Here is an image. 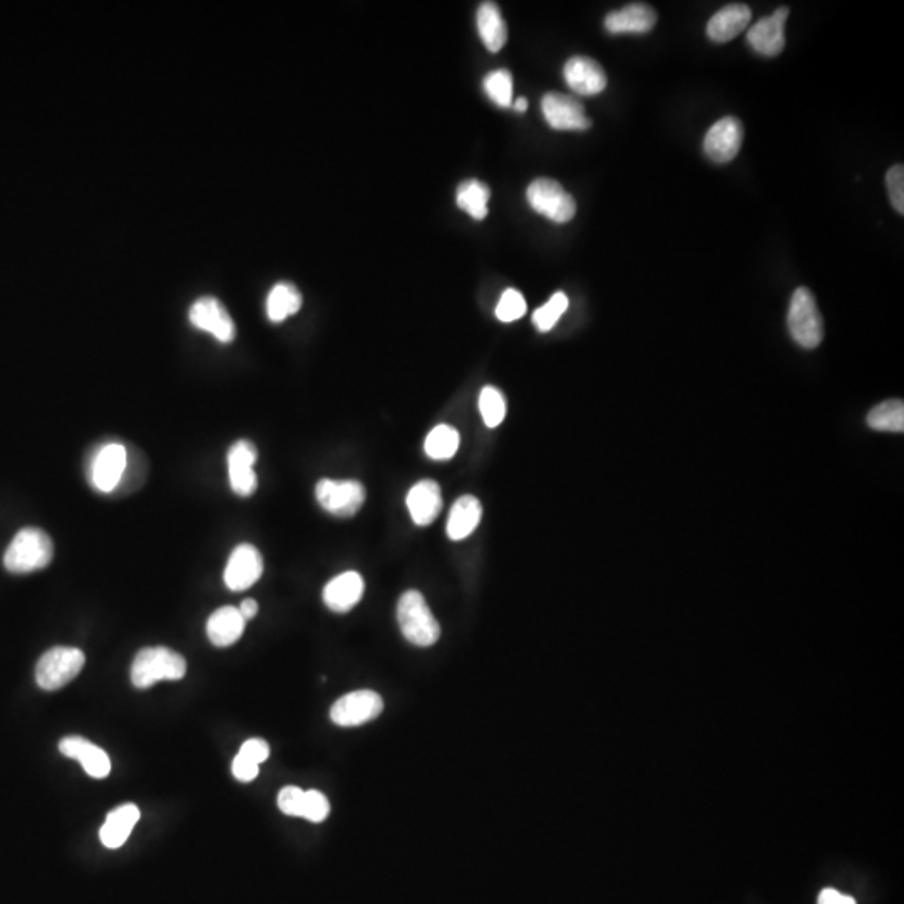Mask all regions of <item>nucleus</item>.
<instances>
[{"label": "nucleus", "mask_w": 904, "mask_h": 904, "mask_svg": "<svg viewBox=\"0 0 904 904\" xmlns=\"http://www.w3.org/2000/svg\"><path fill=\"white\" fill-rule=\"evenodd\" d=\"M330 814V802L319 791H305L304 819L307 821L324 822Z\"/></svg>", "instance_id": "obj_34"}, {"label": "nucleus", "mask_w": 904, "mask_h": 904, "mask_svg": "<svg viewBox=\"0 0 904 904\" xmlns=\"http://www.w3.org/2000/svg\"><path fill=\"white\" fill-rule=\"evenodd\" d=\"M59 750H61L62 756L81 762L84 771L94 779H104L111 772V761H109L108 754L98 745H94L93 742H89L79 735L64 737L59 742Z\"/></svg>", "instance_id": "obj_17"}, {"label": "nucleus", "mask_w": 904, "mask_h": 904, "mask_svg": "<svg viewBox=\"0 0 904 904\" xmlns=\"http://www.w3.org/2000/svg\"><path fill=\"white\" fill-rule=\"evenodd\" d=\"M397 622L407 642L416 647H432L441 637V625L432 615L426 598L419 591H406L399 598Z\"/></svg>", "instance_id": "obj_1"}, {"label": "nucleus", "mask_w": 904, "mask_h": 904, "mask_svg": "<svg viewBox=\"0 0 904 904\" xmlns=\"http://www.w3.org/2000/svg\"><path fill=\"white\" fill-rule=\"evenodd\" d=\"M744 141V126L734 116H727L712 126L705 134V155L715 163H729L739 155Z\"/></svg>", "instance_id": "obj_10"}, {"label": "nucleus", "mask_w": 904, "mask_h": 904, "mask_svg": "<svg viewBox=\"0 0 904 904\" xmlns=\"http://www.w3.org/2000/svg\"><path fill=\"white\" fill-rule=\"evenodd\" d=\"M185 675V657L166 647L143 648L131 667V682L136 689H149L160 680H181Z\"/></svg>", "instance_id": "obj_2"}, {"label": "nucleus", "mask_w": 904, "mask_h": 904, "mask_svg": "<svg viewBox=\"0 0 904 904\" xmlns=\"http://www.w3.org/2000/svg\"><path fill=\"white\" fill-rule=\"evenodd\" d=\"M789 17L787 7H779L772 16L764 17L750 27L747 41L759 54L767 57H776L786 47V21Z\"/></svg>", "instance_id": "obj_15"}, {"label": "nucleus", "mask_w": 904, "mask_h": 904, "mask_svg": "<svg viewBox=\"0 0 904 904\" xmlns=\"http://www.w3.org/2000/svg\"><path fill=\"white\" fill-rule=\"evenodd\" d=\"M513 108L519 113H524L528 109V101L524 98L516 99V101H513Z\"/></svg>", "instance_id": "obj_41"}, {"label": "nucleus", "mask_w": 904, "mask_h": 904, "mask_svg": "<svg viewBox=\"0 0 904 904\" xmlns=\"http://www.w3.org/2000/svg\"><path fill=\"white\" fill-rule=\"evenodd\" d=\"M787 324L794 340L804 349H816L821 344L824 325L816 298L809 288L799 287L792 295Z\"/></svg>", "instance_id": "obj_4"}, {"label": "nucleus", "mask_w": 904, "mask_h": 904, "mask_svg": "<svg viewBox=\"0 0 904 904\" xmlns=\"http://www.w3.org/2000/svg\"><path fill=\"white\" fill-rule=\"evenodd\" d=\"M384 710L381 695L372 690H357L340 697L332 709L330 719L339 727H359L370 720L377 719Z\"/></svg>", "instance_id": "obj_8"}, {"label": "nucleus", "mask_w": 904, "mask_h": 904, "mask_svg": "<svg viewBox=\"0 0 904 904\" xmlns=\"http://www.w3.org/2000/svg\"><path fill=\"white\" fill-rule=\"evenodd\" d=\"M565 81L581 96H595L607 88V74L591 57H571L565 66Z\"/></svg>", "instance_id": "obj_16"}, {"label": "nucleus", "mask_w": 904, "mask_h": 904, "mask_svg": "<svg viewBox=\"0 0 904 904\" xmlns=\"http://www.w3.org/2000/svg\"><path fill=\"white\" fill-rule=\"evenodd\" d=\"M238 754L248 759V761H252L253 764L260 766L270 756V745L262 739H250L242 745V749H240Z\"/></svg>", "instance_id": "obj_37"}, {"label": "nucleus", "mask_w": 904, "mask_h": 904, "mask_svg": "<svg viewBox=\"0 0 904 904\" xmlns=\"http://www.w3.org/2000/svg\"><path fill=\"white\" fill-rule=\"evenodd\" d=\"M531 208L555 223H568L576 215V201L558 181L538 178L528 186Z\"/></svg>", "instance_id": "obj_6"}, {"label": "nucleus", "mask_w": 904, "mask_h": 904, "mask_svg": "<svg viewBox=\"0 0 904 904\" xmlns=\"http://www.w3.org/2000/svg\"><path fill=\"white\" fill-rule=\"evenodd\" d=\"M305 791L300 787H283L278 794V807L283 814L292 817L304 816Z\"/></svg>", "instance_id": "obj_35"}, {"label": "nucleus", "mask_w": 904, "mask_h": 904, "mask_svg": "<svg viewBox=\"0 0 904 904\" xmlns=\"http://www.w3.org/2000/svg\"><path fill=\"white\" fill-rule=\"evenodd\" d=\"M752 11L745 4H730L720 9L709 24L707 36L715 42H729L749 27Z\"/></svg>", "instance_id": "obj_22"}, {"label": "nucleus", "mask_w": 904, "mask_h": 904, "mask_svg": "<svg viewBox=\"0 0 904 904\" xmlns=\"http://www.w3.org/2000/svg\"><path fill=\"white\" fill-rule=\"evenodd\" d=\"M258 452L257 447L252 442L242 441L235 442L228 452V474H230V486L233 493L248 498L255 493L258 486L257 474H255V463H257Z\"/></svg>", "instance_id": "obj_12"}, {"label": "nucleus", "mask_w": 904, "mask_h": 904, "mask_svg": "<svg viewBox=\"0 0 904 904\" xmlns=\"http://www.w3.org/2000/svg\"><path fill=\"white\" fill-rule=\"evenodd\" d=\"M54 556V545L47 533L39 528H24L17 533L4 555L7 570L16 575L46 568Z\"/></svg>", "instance_id": "obj_3"}, {"label": "nucleus", "mask_w": 904, "mask_h": 904, "mask_svg": "<svg viewBox=\"0 0 904 904\" xmlns=\"http://www.w3.org/2000/svg\"><path fill=\"white\" fill-rule=\"evenodd\" d=\"M190 322L196 329L208 332L221 344H230L237 337V327L220 300L203 297L191 305Z\"/></svg>", "instance_id": "obj_9"}, {"label": "nucleus", "mask_w": 904, "mask_h": 904, "mask_svg": "<svg viewBox=\"0 0 904 904\" xmlns=\"http://www.w3.org/2000/svg\"><path fill=\"white\" fill-rule=\"evenodd\" d=\"M546 123L558 131H585L591 121L580 101L561 93H548L541 103Z\"/></svg>", "instance_id": "obj_14"}, {"label": "nucleus", "mask_w": 904, "mask_h": 904, "mask_svg": "<svg viewBox=\"0 0 904 904\" xmlns=\"http://www.w3.org/2000/svg\"><path fill=\"white\" fill-rule=\"evenodd\" d=\"M478 31L488 51L499 52L508 41V27L499 7L493 2H484L479 7Z\"/></svg>", "instance_id": "obj_25"}, {"label": "nucleus", "mask_w": 904, "mask_h": 904, "mask_svg": "<svg viewBox=\"0 0 904 904\" xmlns=\"http://www.w3.org/2000/svg\"><path fill=\"white\" fill-rule=\"evenodd\" d=\"M128 466V451L123 444L113 442L99 449L93 466H91V481L94 488L101 493H111L118 488L123 481L124 471Z\"/></svg>", "instance_id": "obj_13"}, {"label": "nucleus", "mask_w": 904, "mask_h": 904, "mask_svg": "<svg viewBox=\"0 0 904 904\" xmlns=\"http://www.w3.org/2000/svg\"><path fill=\"white\" fill-rule=\"evenodd\" d=\"M139 817L141 812L134 804H124L109 812L99 831L101 843L108 849L121 848L133 833V827L138 824Z\"/></svg>", "instance_id": "obj_23"}, {"label": "nucleus", "mask_w": 904, "mask_h": 904, "mask_svg": "<svg viewBox=\"0 0 904 904\" xmlns=\"http://www.w3.org/2000/svg\"><path fill=\"white\" fill-rule=\"evenodd\" d=\"M657 24V12L648 4H628L620 11L610 12L605 27L612 34H645Z\"/></svg>", "instance_id": "obj_20"}, {"label": "nucleus", "mask_w": 904, "mask_h": 904, "mask_svg": "<svg viewBox=\"0 0 904 904\" xmlns=\"http://www.w3.org/2000/svg\"><path fill=\"white\" fill-rule=\"evenodd\" d=\"M258 769L260 766L257 764H253L252 761H248L245 757L240 756L238 754L235 759H233L232 764V772L235 779L240 782H252L257 779Z\"/></svg>", "instance_id": "obj_38"}, {"label": "nucleus", "mask_w": 904, "mask_h": 904, "mask_svg": "<svg viewBox=\"0 0 904 904\" xmlns=\"http://www.w3.org/2000/svg\"><path fill=\"white\" fill-rule=\"evenodd\" d=\"M479 411L486 426L498 427L506 417V401L501 391L493 386L484 387L479 394Z\"/></svg>", "instance_id": "obj_31"}, {"label": "nucleus", "mask_w": 904, "mask_h": 904, "mask_svg": "<svg viewBox=\"0 0 904 904\" xmlns=\"http://www.w3.org/2000/svg\"><path fill=\"white\" fill-rule=\"evenodd\" d=\"M238 610L242 613V617L245 618V622H248V620L257 617L258 603L252 598H248V600L243 601Z\"/></svg>", "instance_id": "obj_40"}, {"label": "nucleus", "mask_w": 904, "mask_h": 904, "mask_svg": "<svg viewBox=\"0 0 904 904\" xmlns=\"http://www.w3.org/2000/svg\"><path fill=\"white\" fill-rule=\"evenodd\" d=\"M407 509L411 513V518L417 526H429L434 519L439 516L442 509L441 486L432 481V479H424L412 486L411 491L407 494Z\"/></svg>", "instance_id": "obj_19"}, {"label": "nucleus", "mask_w": 904, "mask_h": 904, "mask_svg": "<svg viewBox=\"0 0 904 904\" xmlns=\"http://www.w3.org/2000/svg\"><path fill=\"white\" fill-rule=\"evenodd\" d=\"M886 186H888L889 200L893 203L894 210L899 215L904 213V168L903 165H894L889 168L886 175Z\"/></svg>", "instance_id": "obj_36"}, {"label": "nucleus", "mask_w": 904, "mask_h": 904, "mask_svg": "<svg viewBox=\"0 0 904 904\" xmlns=\"http://www.w3.org/2000/svg\"><path fill=\"white\" fill-rule=\"evenodd\" d=\"M315 496L320 506L327 513L350 518L359 513L365 501V488L359 481H334V479H320L315 488Z\"/></svg>", "instance_id": "obj_7"}, {"label": "nucleus", "mask_w": 904, "mask_h": 904, "mask_svg": "<svg viewBox=\"0 0 904 904\" xmlns=\"http://www.w3.org/2000/svg\"><path fill=\"white\" fill-rule=\"evenodd\" d=\"M524 314H526V300H524L523 293H519L514 288H508L499 298L496 317L501 322L509 324V322L521 319Z\"/></svg>", "instance_id": "obj_33"}, {"label": "nucleus", "mask_w": 904, "mask_h": 904, "mask_svg": "<svg viewBox=\"0 0 904 904\" xmlns=\"http://www.w3.org/2000/svg\"><path fill=\"white\" fill-rule=\"evenodd\" d=\"M459 442V432L454 427L439 424L426 437L424 451L434 461H449L456 456Z\"/></svg>", "instance_id": "obj_28"}, {"label": "nucleus", "mask_w": 904, "mask_h": 904, "mask_svg": "<svg viewBox=\"0 0 904 904\" xmlns=\"http://www.w3.org/2000/svg\"><path fill=\"white\" fill-rule=\"evenodd\" d=\"M245 618L242 617L240 610L235 607L218 608L213 612L208 623H206V633L210 642L215 647H230L233 643H237L245 632Z\"/></svg>", "instance_id": "obj_21"}, {"label": "nucleus", "mask_w": 904, "mask_h": 904, "mask_svg": "<svg viewBox=\"0 0 904 904\" xmlns=\"http://www.w3.org/2000/svg\"><path fill=\"white\" fill-rule=\"evenodd\" d=\"M489 198L491 191L488 185H484L483 181L468 180L459 185L456 203L461 210L473 216L474 220H484L488 216Z\"/></svg>", "instance_id": "obj_27"}, {"label": "nucleus", "mask_w": 904, "mask_h": 904, "mask_svg": "<svg viewBox=\"0 0 904 904\" xmlns=\"http://www.w3.org/2000/svg\"><path fill=\"white\" fill-rule=\"evenodd\" d=\"M364 588V578L357 571H345L325 585L324 603L332 612H350L362 600Z\"/></svg>", "instance_id": "obj_18"}, {"label": "nucleus", "mask_w": 904, "mask_h": 904, "mask_svg": "<svg viewBox=\"0 0 904 904\" xmlns=\"http://www.w3.org/2000/svg\"><path fill=\"white\" fill-rule=\"evenodd\" d=\"M86 657L79 648L56 647L37 662L36 680L42 690L52 692L66 687L83 670Z\"/></svg>", "instance_id": "obj_5"}, {"label": "nucleus", "mask_w": 904, "mask_h": 904, "mask_svg": "<svg viewBox=\"0 0 904 904\" xmlns=\"http://www.w3.org/2000/svg\"><path fill=\"white\" fill-rule=\"evenodd\" d=\"M302 307V295L292 283H277L270 290L267 298V315L270 322L278 324L288 319L290 315L297 314Z\"/></svg>", "instance_id": "obj_26"}, {"label": "nucleus", "mask_w": 904, "mask_h": 904, "mask_svg": "<svg viewBox=\"0 0 904 904\" xmlns=\"http://www.w3.org/2000/svg\"><path fill=\"white\" fill-rule=\"evenodd\" d=\"M817 904H856V899L848 894L839 893L838 889H822Z\"/></svg>", "instance_id": "obj_39"}, {"label": "nucleus", "mask_w": 904, "mask_h": 904, "mask_svg": "<svg viewBox=\"0 0 904 904\" xmlns=\"http://www.w3.org/2000/svg\"><path fill=\"white\" fill-rule=\"evenodd\" d=\"M484 91L489 99L501 108H509L513 104V76L506 69L489 72L484 78Z\"/></svg>", "instance_id": "obj_30"}, {"label": "nucleus", "mask_w": 904, "mask_h": 904, "mask_svg": "<svg viewBox=\"0 0 904 904\" xmlns=\"http://www.w3.org/2000/svg\"><path fill=\"white\" fill-rule=\"evenodd\" d=\"M568 309V297L563 292H556L543 307L535 310L533 324L540 332H550Z\"/></svg>", "instance_id": "obj_32"}, {"label": "nucleus", "mask_w": 904, "mask_h": 904, "mask_svg": "<svg viewBox=\"0 0 904 904\" xmlns=\"http://www.w3.org/2000/svg\"><path fill=\"white\" fill-rule=\"evenodd\" d=\"M483 516V506L474 496H463L452 504L451 513L447 518V536L452 541H463L473 535L478 528Z\"/></svg>", "instance_id": "obj_24"}, {"label": "nucleus", "mask_w": 904, "mask_h": 904, "mask_svg": "<svg viewBox=\"0 0 904 904\" xmlns=\"http://www.w3.org/2000/svg\"><path fill=\"white\" fill-rule=\"evenodd\" d=\"M263 575V558L253 545L237 546L226 563L225 583L232 591L252 588Z\"/></svg>", "instance_id": "obj_11"}, {"label": "nucleus", "mask_w": 904, "mask_h": 904, "mask_svg": "<svg viewBox=\"0 0 904 904\" xmlns=\"http://www.w3.org/2000/svg\"><path fill=\"white\" fill-rule=\"evenodd\" d=\"M868 426L874 431L903 432L904 431V404L903 401H886L874 407L868 414Z\"/></svg>", "instance_id": "obj_29"}]
</instances>
